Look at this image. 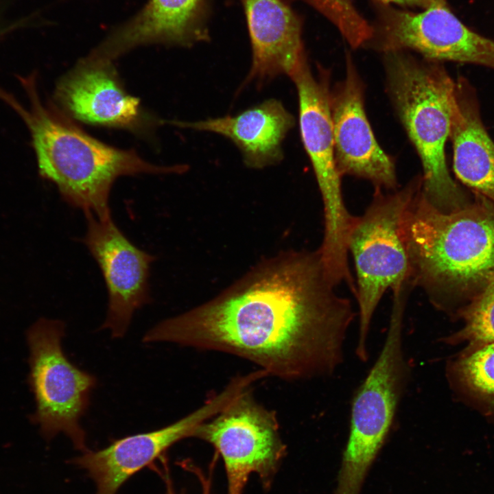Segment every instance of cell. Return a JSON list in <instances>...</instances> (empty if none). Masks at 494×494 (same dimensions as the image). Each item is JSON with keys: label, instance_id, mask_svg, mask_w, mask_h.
<instances>
[{"label": "cell", "instance_id": "cell-1", "mask_svg": "<svg viewBox=\"0 0 494 494\" xmlns=\"http://www.w3.org/2000/svg\"><path fill=\"white\" fill-rule=\"evenodd\" d=\"M327 279L317 250L266 259L219 294L149 329L172 342L246 358L285 379L333 375L355 312Z\"/></svg>", "mask_w": 494, "mask_h": 494}, {"label": "cell", "instance_id": "cell-2", "mask_svg": "<svg viewBox=\"0 0 494 494\" xmlns=\"http://www.w3.org/2000/svg\"><path fill=\"white\" fill-rule=\"evenodd\" d=\"M474 197L464 207L445 213L428 202L421 185L403 217L410 285L449 314L469 303L494 277V203Z\"/></svg>", "mask_w": 494, "mask_h": 494}, {"label": "cell", "instance_id": "cell-3", "mask_svg": "<svg viewBox=\"0 0 494 494\" xmlns=\"http://www.w3.org/2000/svg\"><path fill=\"white\" fill-rule=\"evenodd\" d=\"M40 174L53 182L64 200L99 218L111 216V187L121 176L183 172V166H159L133 150L93 138L66 116L37 103L28 118Z\"/></svg>", "mask_w": 494, "mask_h": 494}, {"label": "cell", "instance_id": "cell-4", "mask_svg": "<svg viewBox=\"0 0 494 494\" xmlns=\"http://www.w3.org/2000/svg\"><path fill=\"white\" fill-rule=\"evenodd\" d=\"M384 55L390 97L421 161L425 198L445 213L464 207L471 200L451 176L445 157L455 82L439 62L403 51Z\"/></svg>", "mask_w": 494, "mask_h": 494}, {"label": "cell", "instance_id": "cell-5", "mask_svg": "<svg viewBox=\"0 0 494 494\" xmlns=\"http://www.w3.org/2000/svg\"><path fill=\"white\" fill-rule=\"evenodd\" d=\"M421 176L390 193L375 187L371 202L357 216L348 239L356 271L359 331L355 354L362 362L369 359L368 338L372 319L384 294L412 289L410 269L404 242L402 221L418 189Z\"/></svg>", "mask_w": 494, "mask_h": 494}, {"label": "cell", "instance_id": "cell-6", "mask_svg": "<svg viewBox=\"0 0 494 494\" xmlns=\"http://www.w3.org/2000/svg\"><path fill=\"white\" fill-rule=\"evenodd\" d=\"M405 304L404 298H393L383 346L352 399L349 433L337 477L349 489L363 486L389 435L411 378L403 346Z\"/></svg>", "mask_w": 494, "mask_h": 494}, {"label": "cell", "instance_id": "cell-7", "mask_svg": "<svg viewBox=\"0 0 494 494\" xmlns=\"http://www.w3.org/2000/svg\"><path fill=\"white\" fill-rule=\"evenodd\" d=\"M64 334V323L54 319L40 318L27 330L29 384L36 401L31 420L46 438L62 433L76 449L86 451L80 419L97 379L68 359L62 346Z\"/></svg>", "mask_w": 494, "mask_h": 494}, {"label": "cell", "instance_id": "cell-8", "mask_svg": "<svg viewBox=\"0 0 494 494\" xmlns=\"http://www.w3.org/2000/svg\"><path fill=\"white\" fill-rule=\"evenodd\" d=\"M298 99V124L303 145L311 163L321 194L324 235L318 248L323 260L338 267L348 261V239L356 216L344 201L336 165L331 117L328 73H312L308 61L290 76Z\"/></svg>", "mask_w": 494, "mask_h": 494}, {"label": "cell", "instance_id": "cell-9", "mask_svg": "<svg viewBox=\"0 0 494 494\" xmlns=\"http://www.w3.org/2000/svg\"><path fill=\"white\" fill-rule=\"evenodd\" d=\"M279 430L275 413L258 403L247 389L200 424L193 437L210 443L221 456L228 494H242L251 473L265 489L271 484L286 450Z\"/></svg>", "mask_w": 494, "mask_h": 494}, {"label": "cell", "instance_id": "cell-10", "mask_svg": "<svg viewBox=\"0 0 494 494\" xmlns=\"http://www.w3.org/2000/svg\"><path fill=\"white\" fill-rule=\"evenodd\" d=\"M368 44L384 53L408 49L432 61H454L494 69V40L463 23L447 0H432L419 12L379 5Z\"/></svg>", "mask_w": 494, "mask_h": 494}, {"label": "cell", "instance_id": "cell-11", "mask_svg": "<svg viewBox=\"0 0 494 494\" xmlns=\"http://www.w3.org/2000/svg\"><path fill=\"white\" fill-rule=\"evenodd\" d=\"M247 386V381L237 377L200 408L176 422L151 432L119 438L102 449L86 450L75 462L93 479L96 494H117L130 476L176 442L193 436L200 424L220 412Z\"/></svg>", "mask_w": 494, "mask_h": 494}, {"label": "cell", "instance_id": "cell-12", "mask_svg": "<svg viewBox=\"0 0 494 494\" xmlns=\"http://www.w3.org/2000/svg\"><path fill=\"white\" fill-rule=\"evenodd\" d=\"M87 230L83 242L97 261L108 294L102 329L115 338L127 332L134 312L150 301L148 279L154 257L134 245L111 216L85 213Z\"/></svg>", "mask_w": 494, "mask_h": 494}, {"label": "cell", "instance_id": "cell-13", "mask_svg": "<svg viewBox=\"0 0 494 494\" xmlns=\"http://www.w3.org/2000/svg\"><path fill=\"white\" fill-rule=\"evenodd\" d=\"M362 81L351 58L346 76L331 91V117L336 161L342 177L353 176L375 187L395 191L397 178L394 160L378 144L364 109Z\"/></svg>", "mask_w": 494, "mask_h": 494}, {"label": "cell", "instance_id": "cell-14", "mask_svg": "<svg viewBox=\"0 0 494 494\" xmlns=\"http://www.w3.org/2000/svg\"><path fill=\"white\" fill-rule=\"evenodd\" d=\"M62 108L81 121L143 132L156 122L124 89L112 60L89 55L58 82Z\"/></svg>", "mask_w": 494, "mask_h": 494}, {"label": "cell", "instance_id": "cell-15", "mask_svg": "<svg viewBox=\"0 0 494 494\" xmlns=\"http://www.w3.org/2000/svg\"><path fill=\"white\" fill-rule=\"evenodd\" d=\"M211 12L209 0H148L90 55L113 61L130 49L146 44L191 47L208 42Z\"/></svg>", "mask_w": 494, "mask_h": 494}, {"label": "cell", "instance_id": "cell-16", "mask_svg": "<svg viewBox=\"0 0 494 494\" xmlns=\"http://www.w3.org/2000/svg\"><path fill=\"white\" fill-rule=\"evenodd\" d=\"M244 10L252 50L246 80L263 84L274 78L290 76L307 60L303 21L285 0H237Z\"/></svg>", "mask_w": 494, "mask_h": 494}, {"label": "cell", "instance_id": "cell-17", "mask_svg": "<svg viewBox=\"0 0 494 494\" xmlns=\"http://www.w3.org/2000/svg\"><path fill=\"white\" fill-rule=\"evenodd\" d=\"M294 123V117L276 99L265 100L233 116L171 121L176 126L228 139L240 150L245 165L254 169L275 165L283 159L282 143Z\"/></svg>", "mask_w": 494, "mask_h": 494}, {"label": "cell", "instance_id": "cell-18", "mask_svg": "<svg viewBox=\"0 0 494 494\" xmlns=\"http://www.w3.org/2000/svg\"><path fill=\"white\" fill-rule=\"evenodd\" d=\"M449 137L456 177L494 203V142L482 121L475 90L464 78L455 82Z\"/></svg>", "mask_w": 494, "mask_h": 494}, {"label": "cell", "instance_id": "cell-19", "mask_svg": "<svg viewBox=\"0 0 494 494\" xmlns=\"http://www.w3.org/2000/svg\"><path fill=\"white\" fill-rule=\"evenodd\" d=\"M449 371L465 389L494 407V342L464 353Z\"/></svg>", "mask_w": 494, "mask_h": 494}, {"label": "cell", "instance_id": "cell-20", "mask_svg": "<svg viewBox=\"0 0 494 494\" xmlns=\"http://www.w3.org/2000/svg\"><path fill=\"white\" fill-rule=\"evenodd\" d=\"M457 314L463 319L464 327L444 342L468 341L473 349L494 342V277Z\"/></svg>", "mask_w": 494, "mask_h": 494}, {"label": "cell", "instance_id": "cell-21", "mask_svg": "<svg viewBox=\"0 0 494 494\" xmlns=\"http://www.w3.org/2000/svg\"><path fill=\"white\" fill-rule=\"evenodd\" d=\"M290 3L292 0H285ZM326 18L353 48L370 39L372 25L357 9L354 0H300Z\"/></svg>", "mask_w": 494, "mask_h": 494}, {"label": "cell", "instance_id": "cell-22", "mask_svg": "<svg viewBox=\"0 0 494 494\" xmlns=\"http://www.w3.org/2000/svg\"><path fill=\"white\" fill-rule=\"evenodd\" d=\"M379 5L416 7L421 9L427 5L432 0H374Z\"/></svg>", "mask_w": 494, "mask_h": 494}, {"label": "cell", "instance_id": "cell-23", "mask_svg": "<svg viewBox=\"0 0 494 494\" xmlns=\"http://www.w3.org/2000/svg\"><path fill=\"white\" fill-rule=\"evenodd\" d=\"M166 494H175V493L173 492V491H172V490L171 489V488H170V489H167V491ZM204 494H207V493H204Z\"/></svg>", "mask_w": 494, "mask_h": 494}, {"label": "cell", "instance_id": "cell-24", "mask_svg": "<svg viewBox=\"0 0 494 494\" xmlns=\"http://www.w3.org/2000/svg\"><path fill=\"white\" fill-rule=\"evenodd\" d=\"M0 34H1V30H0Z\"/></svg>", "mask_w": 494, "mask_h": 494}]
</instances>
